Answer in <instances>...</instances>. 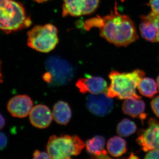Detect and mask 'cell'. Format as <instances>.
I'll return each instance as SVG.
<instances>
[{"label": "cell", "instance_id": "23", "mask_svg": "<svg viewBox=\"0 0 159 159\" xmlns=\"http://www.w3.org/2000/svg\"><path fill=\"white\" fill-rule=\"evenodd\" d=\"M152 12L159 15V0H150L148 3Z\"/></svg>", "mask_w": 159, "mask_h": 159}, {"label": "cell", "instance_id": "20", "mask_svg": "<svg viewBox=\"0 0 159 159\" xmlns=\"http://www.w3.org/2000/svg\"><path fill=\"white\" fill-rule=\"evenodd\" d=\"M151 107L155 115L159 118V96L155 97L152 100Z\"/></svg>", "mask_w": 159, "mask_h": 159}, {"label": "cell", "instance_id": "11", "mask_svg": "<svg viewBox=\"0 0 159 159\" xmlns=\"http://www.w3.org/2000/svg\"><path fill=\"white\" fill-rule=\"evenodd\" d=\"M76 85L83 94L90 93L92 94H107L108 88L107 82L103 78L89 75L78 80Z\"/></svg>", "mask_w": 159, "mask_h": 159}, {"label": "cell", "instance_id": "28", "mask_svg": "<svg viewBox=\"0 0 159 159\" xmlns=\"http://www.w3.org/2000/svg\"><path fill=\"white\" fill-rule=\"evenodd\" d=\"M3 82V77L1 72V62L0 61V84Z\"/></svg>", "mask_w": 159, "mask_h": 159}, {"label": "cell", "instance_id": "3", "mask_svg": "<svg viewBox=\"0 0 159 159\" xmlns=\"http://www.w3.org/2000/svg\"><path fill=\"white\" fill-rule=\"evenodd\" d=\"M31 24L25 7L14 0H0V30L6 34L19 31Z\"/></svg>", "mask_w": 159, "mask_h": 159}, {"label": "cell", "instance_id": "16", "mask_svg": "<svg viewBox=\"0 0 159 159\" xmlns=\"http://www.w3.org/2000/svg\"><path fill=\"white\" fill-rule=\"evenodd\" d=\"M53 117L55 122L60 125H66L70 120L72 111L66 102L59 101L53 107Z\"/></svg>", "mask_w": 159, "mask_h": 159}, {"label": "cell", "instance_id": "1", "mask_svg": "<svg viewBox=\"0 0 159 159\" xmlns=\"http://www.w3.org/2000/svg\"><path fill=\"white\" fill-rule=\"evenodd\" d=\"M85 25L86 29L99 28L101 37L117 47H126L139 38L133 21L128 16L119 13L116 7L110 14L93 18Z\"/></svg>", "mask_w": 159, "mask_h": 159}, {"label": "cell", "instance_id": "15", "mask_svg": "<svg viewBox=\"0 0 159 159\" xmlns=\"http://www.w3.org/2000/svg\"><path fill=\"white\" fill-rule=\"evenodd\" d=\"M141 19L142 21L139 26V30L142 37L150 42H158V29L156 25L147 19L145 16H142Z\"/></svg>", "mask_w": 159, "mask_h": 159}, {"label": "cell", "instance_id": "31", "mask_svg": "<svg viewBox=\"0 0 159 159\" xmlns=\"http://www.w3.org/2000/svg\"><path fill=\"white\" fill-rule=\"evenodd\" d=\"M120 1H121V2H123L124 1H125V0H120Z\"/></svg>", "mask_w": 159, "mask_h": 159}, {"label": "cell", "instance_id": "19", "mask_svg": "<svg viewBox=\"0 0 159 159\" xmlns=\"http://www.w3.org/2000/svg\"><path fill=\"white\" fill-rule=\"evenodd\" d=\"M137 126L131 120L127 119H122L117 126V133L120 136L127 137L136 131Z\"/></svg>", "mask_w": 159, "mask_h": 159}, {"label": "cell", "instance_id": "18", "mask_svg": "<svg viewBox=\"0 0 159 159\" xmlns=\"http://www.w3.org/2000/svg\"><path fill=\"white\" fill-rule=\"evenodd\" d=\"M157 84L154 80L149 77H144L139 83L138 89L142 96L152 98L157 93Z\"/></svg>", "mask_w": 159, "mask_h": 159}, {"label": "cell", "instance_id": "25", "mask_svg": "<svg viewBox=\"0 0 159 159\" xmlns=\"http://www.w3.org/2000/svg\"><path fill=\"white\" fill-rule=\"evenodd\" d=\"M8 139L6 135L3 133L0 132V151L6 148L7 145Z\"/></svg>", "mask_w": 159, "mask_h": 159}, {"label": "cell", "instance_id": "13", "mask_svg": "<svg viewBox=\"0 0 159 159\" xmlns=\"http://www.w3.org/2000/svg\"><path fill=\"white\" fill-rule=\"evenodd\" d=\"M145 104L141 99L128 98L125 99L122 104V110L124 114L133 118H139L142 124L147 117L144 112Z\"/></svg>", "mask_w": 159, "mask_h": 159}, {"label": "cell", "instance_id": "22", "mask_svg": "<svg viewBox=\"0 0 159 159\" xmlns=\"http://www.w3.org/2000/svg\"><path fill=\"white\" fill-rule=\"evenodd\" d=\"M33 156L34 159H51L48 152H41L39 150H35L33 154Z\"/></svg>", "mask_w": 159, "mask_h": 159}, {"label": "cell", "instance_id": "5", "mask_svg": "<svg viewBox=\"0 0 159 159\" xmlns=\"http://www.w3.org/2000/svg\"><path fill=\"white\" fill-rule=\"evenodd\" d=\"M27 37L29 47L41 53L51 52L58 43V30L51 24L34 26L28 31Z\"/></svg>", "mask_w": 159, "mask_h": 159}, {"label": "cell", "instance_id": "17", "mask_svg": "<svg viewBox=\"0 0 159 159\" xmlns=\"http://www.w3.org/2000/svg\"><path fill=\"white\" fill-rule=\"evenodd\" d=\"M107 147L111 156L114 157L122 156L127 151L126 141L120 137L114 136L109 139Z\"/></svg>", "mask_w": 159, "mask_h": 159}, {"label": "cell", "instance_id": "10", "mask_svg": "<svg viewBox=\"0 0 159 159\" xmlns=\"http://www.w3.org/2000/svg\"><path fill=\"white\" fill-rule=\"evenodd\" d=\"M33 107V101L25 95L15 96L9 100L7 104V109L11 116L19 118L27 117Z\"/></svg>", "mask_w": 159, "mask_h": 159}, {"label": "cell", "instance_id": "4", "mask_svg": "<svg viewBox=\"0 0 159 159\" xmlns=\"http://www.w3.org/2000/svg\"><path fill=\"white\" fill-rule=\"evenodd\" d=\"M85 146V143L77 135H61L50 137L47 152L51 159H67L77 156Z\"/></svg>", "mask_w": 159, "mask_h": 159}, {"label": "cell", "instance_id": "7", "mask_svg": "<svg viewBox=\"0 0 159 159\" xmlns=\"http://www.w3.org/2000/svg\"><path fill=\"white\" fill-rule=\"evenodd\" d=\"M62 15L79 16L93 12L100 0H63Z\"/></svg>", "mask_w": 159, "mask_h": 159}, {"label": "cell", "instance_id": "9", "mask_svg": "<svg viewBox=\"0 0 159 159\" xmlns=\"http://www.w3.org/2000/svg\"><path fill=\"white\" fill-rule=\"evenodd\" d=\"M86 106L92 113L98 116H105L113 108V101L106 93L90 94L86 99Z\"/></svg>", "mask_w": 159, "mask_h": 159}, {"label": "cell", "instance_id": "14", "mask_svg": "<svg viewBox=\"0 0 159 159\" xmlns=\"http://www.w3.org/2000/svg\"><path fill=\"white\" fill-rule=\"evenodd\" d=\"M105 140L104 137L97 135L89 139L85 143L87 151L98 158H110L107 152L104 149Z\"/></svg>", "mask_w": 159, "mask_h": 159}, {"label": "cell", "instance_id": "27", "mask_svg": "<svg viewBox=\"0 0 159 159\" xmlns=\"http://www.w3.org/2000/svg\"><path fill=\"white\" fill-rule=\"evenodd\" d=\"M128 159H138L139 158V157L136 156L133 153H131L130 154V155L129 156V157L127 158Z\"/></svg>", "mask_w": 159, "mask_h": 159}, {"label": "cell", "instance_id": "2", "mask_svg": "<svg viewBox=\"0 0 159 159\" xmlns=\"http://www.w3.org/2000/svg\"><path fill=\"white\" fill-rule=\"evenodd\" d=\"M145 75V72L139 69L129 73L111 71L109 75L111 84L107 88V95L109 98L120 99H141L142 97L137 94L136 90Z\"/></svg>", "mask_w": 159, "mask_h": 159}, {"label": "cell", "instance_id": "6", "mask_svg": "<svg viewBox=\"0 0 159 159\" xmlns=\"http://www.w3.org/2000/svg\"><path fill=\"white\" fill-rule=\"evenodd\" d=\"M148 128L139 130L136 142L145 152L154 149L159 150V121L151 118Z\"/></svg>", "mask_w": 159, "mask_h": 159}, {"label": "cell", "instance_id": "29", "mask_svg": "<svg viewBox=\"0 0 159 159\" xmlns=\"http://www.w3.org/2000/svg\"><path fill=\"white\" fill-rule=\"evenodd\" d=\"M33 1H35L36 2L41 3L47 2V1H49V0H33Z\"/></svg>", "mask_w": 159, "mask_h": 159}, {"label": "cell", "instance_id": "8", "mask_svg": "<svg viewBox=\"0 0 159 159\" xmlns=\"http://www.w3.org/2000/svg\"><path fill=\"white\" fill-rule=\"evenodd\" d=\"M47 67L53 80L59 84H64L70 80L73 70L70 64L59 57H51L47 60Z\"/></svg>", "mask_w": 159, "mask_h": 159}, {"label": "cell", "instance_id": "24", "mask_svg": "<svg viewBox=\"0 0 159 159\" xmlns=\"http://www.w3.org/2000/svg\"><path fill=\"white\" fill-rule=\"evenodd\" d=\"M144 159H159V150L154 149L148 151V153L145 155Z\"/></svg>", "mask_w": 159, "mask_h": 159}, {"label": "cell", "instance_id": "12", "mask_svg": "<svg viewBox=\"0 0 159 159\" xmlns=\"http://www.w3.org/2000/svg\"><path fill=\"white\" fill-rule=\"evenodd\" d=\"M29 119L31 124L34 127L44 129L51 124L53 115L47 106L39 104L32 108L29 114Z\"/></svg>", "mask_w": 159, "mask_h": 159}, {"label": "cell", "instance_id": "30", "mask_svg": "<svg viewBox=\"0 0 159 159\" xmlns=\"http://www.w3.org/2000/svg\"><path fill=\"white\" fill-rule=\"evenodd\" d=\"M157 84L158 88V89L159 91V75L158 76V77H157Z\"/></svg>", "mask_w": 159, "mask_h": 159}, {"label": "cell", "instance_id": "21", "mask_svg": "<svg viewBox=\"0 0 159 159\" xmlns=\"http://www.w3.org/2000/svg\"><path fill=\"white\" fill-rule=\"evenodd\" d=\"M146 18L154 23L158 29V42H159V15L156 14L153 12H151L147 16H145Z\"/></svg>", "mask_w": 159, "mask_h": 159}, {"label": "cell", "instance_id": "26", "mask_svg": "<svg viewBox=\"0 0 159 159\" xmlns=\"http://www.w3.org/2000/svg\"><path fill=\"white\" fill-rule=\"evenodd\" d=\"M6 124V120L2 115L0 113V130L2 129Z\"/></svg>", "mask_w": 159, "mask_h": 159}]
</instances>
